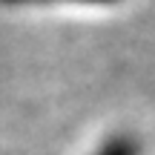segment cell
<instances>
[{
    "label": "cell",
    "mask_w": 155,
    "mask_h": 155,
    "mask_svg": "<svg viewBox=\"0 0 155 155\" xmlns=\"http://www.w3.org/2000/svg\"><path fill=\"white\" fill-rule=\"evenodd\" d=\"M98 155H138V144L132 138H115L104 147Z\"/></svg>",
    "instance_id": "1"
},
{
    "label": "cell",
    "mask_w": 155,
    "mask_h": 155,
    "mask_svg": "<svg viewBox=\"0 0 155 155\" xmlns=\"http://www.w3.org/2000/svg\"><path fill=\"white\" fill-rule=\"evenodd\" d=\"M6 3H23V0H6ZM86 3H112V0H86Z\"/></svg>",
    "instance_id": "2"
}]
</instances>
